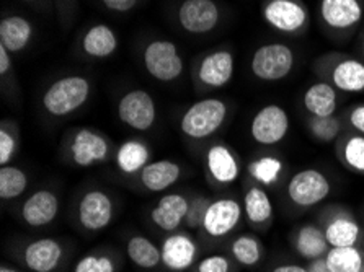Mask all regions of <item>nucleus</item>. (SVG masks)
Returning a JSON list of instances; mask_svg holds the SVG:
<instances>
[{"instance_id": "1", "label": "nucleus", "mask_w": 364, "mask_h": 272, "mask_svg": "<svg viewBox=\"0 0 364 272\" xmlns=\"http://www.w3.org/2000/svg\"><path fill=\"white\" fill-rule=\"evenodd\" d=\"M92 93V83L84 75H65L46 88L41 104L44 111L53 118L65 116L79 111L88 102Z\"/></svg>"}, {"instance_id": "2", "label": "nucleus", "mask_w": 364, "mask_h": 272, "mask_svg": "<svg viewBox=\"0 0 364 272\" xmlns=\"http://www.w3.org/2000/svg\"><path fill=\"white\" fill-rule=\"evenodd\" d=\"M228 103L219 98H204L193 103L180 119V131L193 141H204L224 126L228 119Z\"/></svg>"}, {"instance_id": "3", "label": "nucleus", "mask_w": 364, "mask_h": 272, "mask_svg": "<svg viewBox=\"0 0 364 272\" xmlns=\"http://www.w3.org/2000/svg\"><path fill=\"white\" fill-rule=\"evenodd\" d=\"M117 205L112 194L102 187H90L80 194L75 204V220L87 233H100L107 230L114 219Z\"/></svg>"}, {"instance_id": "4", "label": "nucleus", "mask_w": 364, "mask_h": 272, "mask_svg": "<svg viewBox=\"0 0 364 272\" xmlns=\"http://www.w3.org/2000/svg\"><path fill=\"white\" fill-rule=\"evenodd\" d=\"M332 192V183L323 171L304 168L296 171L286 185V196L296 209H312L322 204Z\"/></svg>"}, {"instance_id": "5", "label": "nucleus", "mask_w": 364, "mask_h": 272, "mask_svg": "<svg viewBox=\"0 0 364 272\" xmlns=\"http://www.w3.org/2000/svg\"><path fill=\"white\" fill-rule=\"evenodd\" d=\"M296 65V54L284 43H267L255 49L250 59L252 74L262 82H279L288 77Z\"/></svg>"}, {"instance_id": "6", "label": "nucleus", "mask_w": 364, "mask_h": 272, "mask_svg": "<svg viewBox=\"0 0 364 272\" xmlns=\"http://www.w3.org/2000/svg\"><path fill=\"white\" fill-rule=\"evenodd\" d=\"M318 225L322 227L330 248L358 246L363 232L355 214L343 205H328L321 212Z\"/></svg>"}, {"instance_id": "7", "label": "nucleus", "mask_w": 364, "mask_h": 272, "mask_svg": "<svg viewBox=\"0 0 364 272\" xmlns=\"http://www.w3.org/2000/svg\"><path fill=\"white\" fill-rule=\"evenodd\" d=\"M244 219V205L239 199L223 196L211 199L204 214L201 232L209 240H223L237 230Z\"/></svg>"}, {"instance_id": "8", "label": "nucleus", "mask_w": 364, "mask_h": 272, "mask_svg": "<svg viewBox=\"0 0 364 272\" xmlns=\"http://www.w3.org/2000/svg\"><path fill=\"white\" fill-rule=\"evenodd\" d=\"M291 119L288 111L277 103L264 104L250 121L252 141L263 147H273L289 134Z\"/></svg>"}, {"instance_id": "9", "label": "nucleus", "mask_w": 364, "mask_h": 272, "mask_svg": "<svg viewBox=\"0 0 364 272\" xmlns=\"http://www.w3.org/2000/svg\"><path fill=\"white\" fill-rule=\"evenodd\" d=\"M142 60L147 74L164 83L180 79L185 69L183 58L178 54L176 44L168 40H154L149 43L142 54Z\"/></svg>"}, {"instance_id": "10", "label": "nucleus", "mask_w": 364, "mask_h": 272, "mask_svg": "<svg viewBox=\"0 0 364 272\" xmlns=\"http://www.w3.org/2000/svg\"><path fill=\"white\" fill-rule=\"evenodd\" d=\"M262 15L264 23L283 35H302L309 25V10L302 0H267Z\"/></svg>"}, {"instance_id": "11", "label": "nucleus", "mask_w": 364, "mask_h": 272, "mask_svg": "<svg viewBox=\"0 0 364 272\" xmlns=\"http://www.w3.org/2000/svg\"><path fill=\"white\" fill-rule=\"evenodd\" d=\"M118 118L132 131L146 132L152 129L157 121L156 99L141 88L124 93L118 103Z\"/></svg>"}, {"instance_id": "12", "label": "nucleus", "mask_w": 364, "mask_h": 272, "mask_svg": "<svg viewBox=\"0 0 364 272\" xmlns=\"http://www.w3.org/2000/svg\"><path fill=\"white\" fill-rule=\"evenodd\" d=\"M70 160L79 168L102 165L109 157V143L107 137L90 127H82L75 131L69 146Z\"/></svg>"}, {"instance_id": "13", "label": "nucleus", "mask_w": 364, "mask_h": 272, "mask_svg": "<svg viewBox=\"0 0 364 272\" xmlns=\"http://www.w3.org/2000/svg\"><path fill=\"white\" fill-rule=\"evenodd\" d=\"M65 258L64 243L53 236L35 238L21 248L20 259L31 272H54Z\"/></svg>"}, {"instance_id": "14", "label": "nucleus", "mask_w": 364, "mask_h": 272, "mask_svg": "<svg viewBox=\"0 0 364 272\" xmlns=\"http://www.w3.org/2000/svg\"><path fill=\"white\" fill-rule=\"evenodd\" d=\"M325 74L328 77V83H332L338 92H364V60L345 54L327 55Z\"/></svg>"}, {"instance_id": "15", "label": "nucleus", "mask_w": 364, "mask_h": 272, "mask_svg": "<svg viewBox=\"0 0 364 272\" xmlns=\"http://www.w3.org/2000/svg\"><path fill=\"white\" fill-rule=\"evenodd\" d=\"M162 266L170 272H185L195 268L200 246L188 232L167 233L161 243Z\"/></svg>"}, {"instance_id": "16", "label": "nucleus", "mask_w": 364, "mask_h": 272, "mask_svg": "<svg viewBox=\"0 0 364 272\" xmlns=\"http://www.w3.org/2000/svg\"><path fill=\"white\" fill-rule=\"evenodd\" d=\"M60 201L56 191L41 187L33 191L20 205V219L30 229H44L59 217Z\"/></svg>"}, {"instance_id": "17", "label": "nucleus", "mask_w": 364, "mask_h": 272, "mask_svg": "<svg viewBox=\"0 0 364 272\" xmlns=\"http://www.w3.org/2000/svg\"><path fill=\"white\" fill-rule=\"evenodd\" d=\"M318 15L330 31L348 33L361 23L364 2L363 0H321Z\"/></svg>"}, {"instance_id": "18", "label": "nucleus", "mask_w": 364, "mask_h": 272, "mask_svg": "<svg viewBox=\"0 0 364 272\" xmlns=\"http://www.w3.org/2000/svg\"><path fill=\"white\" fill-rule=\"evenodd\" d=\"M178 23L191 35H206L219 25V5L214 0H183L180 4Z\"/></svg>"}, {"instance_id": "19", "label": "nucleus", "mask_w": 364, "mask_h": 272, "mask_svg": "<svg viewBox=\"0 0 364 272\" xmlns=\"http://www.w3.org/2000/svg\"><path fill=\"white\" fill-rule=\"evenodd\" d=\"M204 166L206 173L216 186H230L239 180L242 173L240 160L225 143H213L204 155Z\"/></svg>"}, {"instance_id": "20", "label": "nucleus", "mask_w": 364, "mask_h": 272, "mask_svg": "<svg viewBox=\"0 0 364 272\" xmlns=\"http://www.w3.org/2000/svg\"><path fill=\"white\" fill-rule=\"evenodd\" d=\"M190 197L181 192H167L159 199L151 210V220L165 233L178 232L185 225Z\"/></svg>"}, {"instance_id": "21", "label": "nucleus", "mask_w": 364, "mask_h": 272, "mask_svg": "<svg viewBox=\"0 0 364 272\" xmlns=\"http://www.w3.org/2000/svg\"><path fill=\"white\" fill-rule=\"evenodd\" d=\"M235 58L229 49H218L204 55L198 65V80L208 88H223L234 79Z\"/></svg>"}, {"instance_id": "22", "label": "nucleus", "mask_w": 364, "mask_h": 272, "mask_svg": "<svg viewBox=\"0 0 364 272\" xmlns=\"http://www.w3.org/2000/svg\"><path fill=\"white\" fill-rule=\"evenodd\" d=\"M244 215L252 229L267 232L274 222V204L263 186L252 183L244 192Z\"/></svg>"}, {"instance_id": "23", "label": "nucleus", "mask_w": 364, "mask_h": 272, "mask_svg": "<svg viewBox=\"0 0 364 272\" xmlns=\"http://www.w3.org/2000/svg\"><path fill=\"white\" fill-rule=\"evenodd\" d=\"M289 241L297 256L306 259L307 263L318 258H325V254L330 249L322 227L318 224H314V222L297 225L291 233Z\"/></svg>"}, {"instance_id": "24", "label": "nucleus", "mask_w": 364, "mask_h": 272, "mask_svg": "<svg viewBox=\"0 0 364 272\" xmlns=\"http://www.w3.org/2000/svg\"><path fill=\"white\" fill-rule=\"evenodd\" d=\"M139 185L147 192H164L181 178V166L173 160L162 158L149 163L139 175Z\"/></svg>"}, {"instance_id": "25", "label": "nucleus", "mask_w": 364, "mask_h": 272, "mask_svg": "<svg viewBox=\"0 0 364 272\" xmlns=\"http://www.w3.org/2000/svg\"><path fill=\"white\" fill-rule=\"evenodd\" d=\"M302 104L309 116L314 118H327L335 116L338 109V90L328 82H316L306 88L302 95Z\"/></svg>"}, {"instance_id": "26", "label": "nucleus", "mask_w": 364, "mask_h": 272, "mask_svg": "<svg viewBox=\"0 0 364 272\" xmlns=\"http://www.w3.org/2000/svg\"><path fill=\"white\" fill-rule=\"evenodd\" d=\"M35 35L31 21L21 15H10L0 21V46L10 54L21 53L28 48Z\"/></svg>"}, {"instance_id": "27", "label": "nucleus", "mask_w": 364, "mask_h": 272, "mask_svg": "<svg viewBox=\"0 0 364 272\" xmlns=\"http://www.w3.org/2000/svg\"><path fill=\"white\" fill-rule=\"evenodd\" d=\"M119 40L117 31L105 23H97L88 28L82 38V51L88 58L107 59L118 51Z\"/></svg>"}, {"instance_id": "28", "label": "nucleus", "mask_w": 364, "mask_h": 272, "mask_svg": "<svg viewBox=\"0 0 364 272\" xmlns=\"http://www.w3.org/2000/svg\"><path fill=\"white\" fill-rule=\"evenodd\" d=\"M151 150L139 138H128L121 142L114 153V163L121 173L126 176L139 175L151 163Z\"/></svg>"}, {"instance_id": "29", "label": "nucleus", "mask_w": 364, "mask_h": 272, "mask_svg": "<svg viewBox=\"0 0 364 272\" xmlns=\"http://www.w3.org/2000/svg\"><path fill=\"white\" fill-rule=\"evenodd\" d=\"M229 254L235 261L237 266L253 269L262 264L267 251H264L263 241L257 235H253V233H240V235H237L229 243Z\"/></svg>"}, {"instance_id": "30", "label": "nucleus", "mask_w": 364, "mask_h": 272, "mask_svg": "<svg viewBox=\"0 0 364 272\" xmlns=\"http://www.w3.org/2000/svg\"><path fill=\"white\" fill-rule=\"evenodd\" d=\"M126 254L132 264L137 268L152 271L162 266V254L161 246L156 245L151 238L141 233L131 235L126 241Z\"/></svg>"}, {"instance_id": "31", "label": "nucleus", "mask_w": 364, "mask_h": 272, "mask_svg": "<svg viewBox=\"0 0 364 272\" xmlns=\"http://www.w3.org/2000/svg\"><path fill=\"white\" fill-rule=\"evenodd\" d=\"M248 176L263 187H273L283 180L286 165L277 155H260L247 166Z\"/></svg>"}, {"instance_id": "32", "label": "nucleus", "mask_w": 364, "mask_h": 272, "mask_svg": "<svg viewBox=\"0 0 364 272\" xmlns=\"http://www.w3.org/2000/svg\"><path fill=\"white\" fill-rule=\"evenodd\" d=\"M336 155L346 170L364 176V136L356 132L345 136L338 143Z\"/></svg>"}, {"instance_id": "33", "label": "nucleus", "mask_w": 364, "mask_h": 272, "mask_svg": "<svg viewBox=\"0 0 364 272\" xmlns=\"http://www.w3.org/2000/svg\"><path fill=\"white\" fill-rule=\"evenodd\" d=\"M325 261L332 272H363L364 251L360 246L330 248Z\"/></svg>"}, {"instance_id": "34", "label": "nucleus", "mask_w": 364, "mask_h": 272, "mask_svg": "<svg viewBox=\"0 0 364 272\" xmlns=\"http://www.w3.org/2000/svg\"><path fill=\"white\" fill-rule=\"evenodd\" d=\"M28 190V175L18 166L5 165L0 168V197L12 201Z\"/></svg>"}, {"instance_id": "35", "label": "nucleus", "mask_w": 364, "mask_h": 272, "mask_svg": "<svg viewBox=\"0 0 364 272\" xmlns=\"http://www.w3.org/2000/svg\"><path fill=\"white\" fill-rule=\"evenodd\" d=\"M119 261L117 253L98 249L90 251L77 261L73 272H118Z\"/></svg>"}, {"instance_id": "36", "label": "nucleus", "mask_w": 364, "mask_h": 272, "mask_svg": "<svg viewBox=\"0 0 364 272\" xmlns=\"http://www.w3.org/2000/svg\"><path fill=\"white\" fill-rule=\"evenodd\" d=\"M307 129L318 142H333L341 132V119L336 116H327V118L311 116L307 121Z\"/></svg>"}, {"instance_id": "37", "label": "nucleus", "mask_w": 364, "mask_h": 272, "mask_svg": "<svg viewBox=\"0 0 364 272\" xmlns=\"http://www.w3.org/2000/svg\"><path fill=\"white\" fill-rule=\"evenodd\" d=\"M237 263L225 254H209L195 264V272H235Z\"/></svg>"}, {"instance_id": "38", "label": "nucleus", "mask_w": 364, "mask_h": 272, "mask_svg": "<svg viewBox=\"0 0 364 272\" xmlns=\"http://www.w3.org/2000/svg\"><path fill=\"white\" fill-rule=\"evenodd\" d=\"M209 202H211V199L203 196V194H196V196L190 197L188 214H186V219H185L186 229H190V230L201 229L204 214H206Z\"/></svg>"}, {"instance_id": "39", "label": "nucleus", "mask_w": 364, "mask_h": 272, "mask_svg": "<svg viewBox=\"0 0 364 272\" xmlns=\"http://www.w3.org/2000/svg\"><path fill=\"white\" fill-rule=\"evenodd\" d=\"M16 152V138L9 129L0 131V165L5 166L12 162Z\"/></svg>"}, {"instance_id": "40", "label": "nucleus", "mask_w": 364, "mask_h": 272, "mask_svg": "<svg viewBox=\"0 0 364 272\" xmlns=\"http://www.w3.org/2000/svg\"><path fill=\"white\" fill-rule=\"evenodd\" d=\"M346 123H348V126L356 134L364 136V103H358L348 109Z\"/></svg>"}, {"instance_id": "41", "label": "nucleus", "mask_w": 364, "mask_h": 272, "mask_svg": "<svg viewBox=\"0 0 364 272\" xmlns=\"http://www.w3.org/2000/svg\"><path fill=\"white\" fill-rule=\"evenodd\" d=\"M139 0H102V4L108 10L117 13H128L136 7Z\"/></svg>"}, {"instance_id": "42", "label": "nucleus", "mask_w": 364, "mask_h": 272, "mask_svg": "<svg viewBox=\"0 0 364 272\" xmlns=\"http://www.w3.org/2000/svg\"><path fill=\"white\" fill-rule=\"evenodd\" d=\"M12 70V54L0 46V74L7 75Z\"/></svg>"}, {"instance_id": "43", "label": "nucleus", "mask_w": 364, "mask_h": 272, "mask_svg": "<svg viewBox=\"0 0 364 272\" xmlns=\"http://www.w3.org/2000/svg\"><path fill=\"white\" fill-rule=\"evenodd\" d=\"M306 268H307L309 272H332V271H330L328 266H327V261H325V258H318V259L309 261Z\"/></svg>"}, {"instance_id": "44", "label": "nucleus", "mask_w": 364, "mask_h": 272, "mask_svg": "<svg viewBox=\"0 0 364 272\" xmlns=\"http://www.w3.org/2000/svg\"><path fill=\"white\" fill-rule=\"evenodd\" d=\"M272 272H309L306 266L301 264H294V263H283L274 266Z\"/></svg>"}, {"instance_id": "45", "label": "nucleus", "mask_w": 364, "mask_h": 272, "mask_svg": "<svg viewBox=\"0 0 364 272\" xmlns=\"http://www.w3.org/2000/svg\"><path fill=\"white\" fill-rule=\"evenodd\" d=\"M0 272H20L18 269H15L14 266H7V264H2V268H0Z\"/></svg>"}, {"instance_id": "46", "label": "nucleus", "mask_w": 364, "mask_h": 272, "mask_svg": "<svg viewBox=\"0 0 364 272\" xmlns=\"http://www.w3.org/2000/svg\"><path fill=\"white\" fill-rule=\"evenodd\" d=\"M361 53H363V60H364V40H363V46H361Z\"/></svg>"}, {"instance_id": "47", "label": "nucleus", "mask_w": 364, "mask_h": 272, "mask_svg": "<svg viewBox=\"0 0 364 272\" xmlns=\"http://www.w3.org/2000/svg\"><path fill=\"white\" fill-rule=\"evenodd\" d=\"M361 243H363V251H364V233H363V236H361Z\"/></svg>"}, {"instance_id": "48", "label": "nucleus", "mask_w": 364, "mask_h": 272, "mask_svg": "<svg viewBox=\"0 0 364 272\" xmlns=\"http://www.w3.org/2000/svg\"><path fill=\"white\" fill-rule=\"evenodd\" d=\"M23 2H35V0H23Z\"/></svg>"}, {"instance_id": "49", "label": "nucleus", "mask_w": 364, "mask_h": 272, "mask_svg": "<svg viewBox=\"0 0 364 272\" xmlns=\"http://www.w3.org/2000/svg\"><path fill=\"white\" fill-rule=\"evenodd\" d=\"M363 272H364V269H363Z\"/></svg>"}]
</instances>
